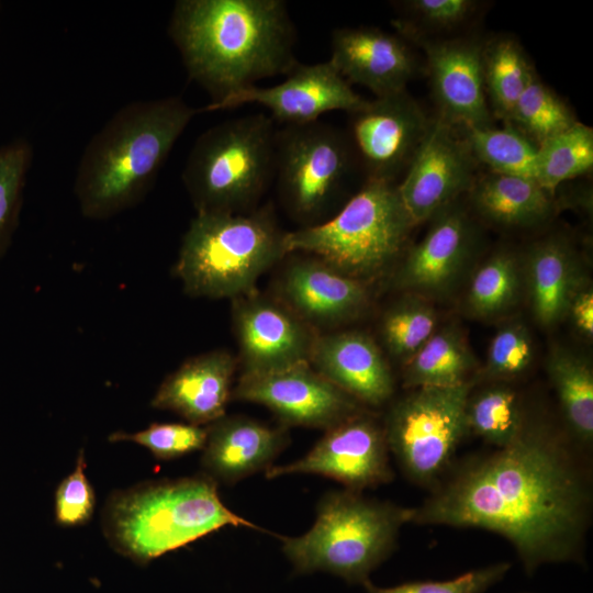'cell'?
Listing matches in <instances>:
<instances>
[{"mask_svg": "<svg viewBox=\"0 0 593 593\" xmlns=\"http://www.w3.org/2000/svg\"><path fill=\"white\" fill-rule=\"evenodd\" d=\"M413 508L415 524L503 536L533 572L579 559L591 490L567 444L547 425L526 419L514 441L465 463Z\"/></svg>", "mask_w": 593, "mask_h": 593, "instance_id": "6da1fadb", "label": "cell"}, {"mask_svg": "<svg viewBox=\"0 0 593 593\" xmlns=\"http://www.w3.org/2000/svg\"><path fill=\"white\" fill-rule=\"evenodd\" d=\"M169 34L211 103L287 75L299 63L295 29L282 0L177 1Z\"/></svg>", "mask_w": 593, "mask_h": 593, "instance_id": "7a4b0ae2", "label": "cell"}, {"mask_svg": "<svg viewBox=\"0 0 593 593\" xmlns=\"http://www.w3.org/2000/svg\"><path fill=\"white\" fill-rule=\"evenodd\" d=\"M201 111L180 97L119 110L91 138L77 169L74 190L83 216L108 219L136 204Z\"/></svg>", "mask_w": 593, "mask_h": 593, "instance_id": "3957f363", "label": "cell"}, {"mask_svg": "<svg viewBox=\"0 0 593 593\" xmlns=\"http://www.w3.org/2000/svg\"><path fill=\"white\" fill-rule=\"evenodd\" d=\"M102 526L116 551L139 563L226 526L262 529L232 512L206 474L115 492L104 506Z\"/></svg>", "mask_w": 593, "mask_h": 593, "instance_id": "277c9868", "label": "cell"}, {"mask_svg": "<svg viewBox=\"0 0 593 593\" xmlns=\"http://www.w3.org/2000/svg\"><path fill=\"white\" fill-rule=\"evenodd\" d=\"M284 235L269 208L250 213L198 212L187 230L175 272L190 296L248 294L286 254Z\"/></svg>", "mask_w": 593, "mask_h": 593, "instance_id": "5b68a950", "label": "cell"}, {"mask_svg": "<svg viewBox=\"0 0 593 593\" xmlns=\"http://www.w3.org/2000/svg\"><path fill=\"white\" fill-rule=\"evenodd\" d=\"M414 508L363 497L360 492H327L316 507L314 525L298 537L278 536L298 573L316 571L365 584L394 550L401 527Z\"/></svg>", "mask_w": 593, "mask_h": 593, "instance_id": "8992f818", "label": "cell"}, {"mask_svg": "<svg viewBox=\"0 0 593 593\" xmlns=\"http://www.w3.org/2000/svg\"><path fill=\"white\" fill-rule=\"evenodd\" d=\"M393 181L367 179L332 217L286 233L287 253L315 256L361 282L401 256L414 227Z\"/></svg>", "mask_w": 593, "mask_h": 593, "instance_id": "52a82bcc", "label": "cell"}, {"mask_svg": "<svg viewBox=\"0 0 593 593\" xmlns=\"http://www.w3.org/2000/svg\"><path fill=\"white\" fill-rule=\"evenodd\" d=\"M275 121L265 113L216 124L195 141L182 172L198 212L243 213L275 176Z\"/></svg>", "mask_w": 593, "mask_h": 593, "instance_id": "ba28073f", "label": "cell"}, {"mask_svg": "<svg viewBox=\"0 0 593 593\" xmlns=\"http://www.w3.org/2000/svg\"><path fill=\"white\" fill-rule=\"evenodd\" d=\"M473 381L422 387L394 402L384 422L388 448L415 483L430 485L448 469L469 432L467 403Z\"/></svg>", "mask_w": 593, "mask_h": 593, "instance_id": "9c48e42d", "label": "cell"}, {"mask_svg": "<svg viewBox=\"0 0 593 593\" xmlns=\"http://www.w3.org/2000/svg\"><path fill=\"white\" fill-rule=\"evenodd\" d=\"M275 154L281 198L289 211L304 222L323 215L354 168L346 135L320 121L277 130Z\"/></svg>", "mask_w": 593, "mask_h": 593, "instance_id": "30bf717a", "label": "cell"}, {"mask_svg": "<svg viewBox=\"0 0 593 593\" xmlns=\"http://www.w3.org/2000/svg\"><path fill=\"white\" fill-rule=\"evenodd\" d=\"M232 398L268 407L283 426L327 430L363 412L362 404L309 363L240 376Z\"/></svg>", "mask_w": 593, "mask_h": 593, "instance_id": "8fae6325", "label": "cell"}, {"mask_svg": "<svg viewBox=\"0 0 593 593\" xmlns=\"http://www.w3.org/2000/svg\"><path fill=\"white\" fill-rule=\"evenodd\" d=\"M477 161L460 128L438 115L398 184L414 225L432 220L469 192Z\"/></svg>", "mask_w": 593, "mask_h": 593, "instance_id": "7c38bea8", "label": "cell"}, {"mask_svg": "<svg viewBox=\"0 0 593 593\" xmlns=\"http://www.w3.org/2000/svg\"><path fill=\"white\" fill-rule=\"evenodd\" d=\"M384 429L362 412L325 430L302 458L265 471L267 479L287 474H318L360 492L393 478Z\"/></svg>", "mask_w": 593, "mask_h": 593, "instance_id": "4fadbf2b", "label": "cell"}, {"mask_svg": "<svg viewBox=\"0 0 593 593\" xmlns=\"http://www.w3.org/2000/svg\"><path fill=\"white\" fill-rule=\"evenodd\" d=\"M234 300L233 321L243 374L272 372L310 361L317 334L287 304L255 291Z\"/></svg>", "mask_w": 593, "mask_h": 593, "instance_id": "5bb4252c", "label": "cell"}, {"mask_svg": "<svg viewBox=\"0 0 593 593\" xmlns=\"http://www.w3.org/2000/svg\"><path fill=\"white\" fill-rule=\"evenodd\" d=\"M271 87L250 86L236 91L203 111H220L247 103L259 104L271 119L284 125H301L318 121L331 111L349 113L361 109L368 100L359 96L327 60L300 64Z\"/></svg>", "mask_w": 593, "mask_h": 593, "instance_id": "9a60e30c", "label": "cell"}, {"mask_svg": "<svg viewBox=\"0 0 593 593\" xmlns=\"http://www.w3.org/2000/svg\"><path fill=\"white\" fill-rule=\"evenodd\" d=\"M350 115L367 179L393 182L410 165L433 121L406 90L376 97Z\"/></svg>", "mask_w": 593, "mask_h": 593, "instance_id": "2e32d148", "label": "cell"}, {"mask_svg": "<svg viewBox=\"0 0 593 593\" xmlns=\"http://www.w3.org/2000/svg\"><path fill=\"white\" fill-rule=\"evenodd\" d=\"M432 221L424 238L409 249L392 277L395 289L428 300L443 296L452 289L474 243L470 217L457 202Z\"/></svg>", "mask_w": 593, "mask_h": 593, "instance_id": "e0dca14e", "label": "cell"}, {"mask_svg": "<svg viewBox=\"0 0 593 593\" xmlns=\"http://www.w3.org/2000/svg\"><path fill=\"white\" fill-rule=\"evenodd\" d=\"M419 41L421 38H415ZM441 118L466 127L492 126L483 81L482 47L475 40H421Z\"/></svg>", "mask_w": 593, "mask_h": 593, "instance_id": "ac0fdd59", "label": "cell"}, {"mask_svg": "<svg viewBox=\"0 0 593 593\" xmlns=\"http://www.w3.org/2000/svg\"><path fill=\"white\" fill-rule=\"evenodd\" d=\"M328 61L348 83L360 85L376 97L405 90L417 70L402 36L369 26L335 29Z\"/></svg>", "mask_w": 593, "mask_h": 593, "instance_id": "d6986e66", "label": "cell"}, {"mask_svg": "<svg viewBox=\"0 0 593 593\" xmlns=\"http://www.w3.org/2000/svg\"><path fill=\"white\" fill-rule=\"evenodd\" d=\"M279 286L281 301L312 327L350 321L369 303L365 282L315 256L291 261Z\"/></svg>", "mask_w": 593, "mask_h": 593, "instance_id": "ffe728a7", "label": "cell"}, {"mask_svg": "<svg viewBox=\"0 0 593 593\" xmlns=\"http://www.w3.org/2000/svg\"><path fill=\"white\" fill-rule=\"evenodd\" d=\"M309 362L362 405L380 406L394 393L390 366L373 338L363 332L317 335Z\"/></svg>", "mask_w": 593, "mask_h": 593, "instance_id": "44dd1931", "label": "cell"}, {"mask_svg": "<svg viewBox=\"0 0 593 593\" xmlns=\"http://www.w3.org/2000/svg\"><path fill=\"white\" fill-rule=\"evenodd\" d=\"M206 427L201 465L216 483L233 484L266 471L290 440L287 426L272 427L242 415H224Z\"/></svg>", "mask_w": 593, "mask_h": 593, "instance_id": "7402d4cb", "label": "cell"}, {"mask_svg": "<svg viewBox=\"0 0 593 593\" xmlns=\"http://www.w3.org/2000/svg\"><path fill=\"white\" fill-rule=\"evenodd\" d=\"M235 369L236 360L225 350L192 357L165 378L152 406L174 412L187 423L210 425L225 415Z\"/></svg>", "mask_w": 593, "mask_h": 593, "instance_id": "603a6c76", "label": "cell"}, {"mask_svg": "<svg viewBox=\"0 0 593 593\" xmlns=\"http://www.w3.org/2000/svg\"><path fill=\"white\" fill-rule=\"evenodd\" d=\"M522 267L534 318L542 327L556 326L588 282L575 249L562 236H549L529 247Z\"/></svg>", "mask_w": 593, "mask_h": 593, "instance_id": "cb8c5ba5", "label": "cell"}, {"mask_svg": "<svg viewBox=\"0 0 593 593\" xmlns=\"http://www.w3.org/2000/svg\"><path fill=\"white\" fill-rule=\"evenodd\" d=\"M470 202L485 221L506 228H526L546 222L556 208L555 197L530 178L489 171L475 178Z\"/></svg>", "mask_w": 593, "mask_h": 593, "instance_id": "d4e9b609", "label": "cell"}, {"mask_svg": "<svg viewBox=\"0 0 593 593\" xmlns=\"http://www.w3.org/2000/svg\"><path fill=\"white\" fill-rule=\"evenodd\" d=\"M475 365L461 331L445 326L436 329L403 365V385L407 389L459 385L469 381Z\"/></svg>", "mask_w": 593, "mask_h": 593, "instance_id": "484cf974", "label": "cell"}, {"mask_svg": "<svg viewBox=\"0 0 593 593\" xmlns=\"http://www.w3.org/2000/svg\"><path fill=\"white\" fill-rule=\"evenodd\" d=\"M547 372L572 435L588 445L593 439V369L588 358L564 346L551 348Z\"/></svg>", "mask_w": 593, "mask_h": 593, "instance_id": "4316f807", "label": "cell"}, {"mask_svg": "<svg viewBox=\"0 0 593 593\" xmlns=\"http://www.w3.org/2000/svg\"><path fill=\"white\" fill-rule=\"evenodd\" d=\"M482 68L492 112L507 124L534 67L516 40L500 36L483 44Z\"/></svg>", "mask_w": 593, "mask_h": 593, "instance_id": "83f0119b", "label": "cell"}, {"mask_svg": "<svg viewBox=\"0 0 593 593\" xmlns=\"http://www.w3.org/2000/svg\"><path fill=\"white\" fill-rule=\"evenodd\" d=\"M523 287L522 261L511 250H499L473 273L467 307L479 318L500 316L517 303Z\"/></svg>", "mask_w": 593, "mask_h": 593, "instance_id": "f1b7e54d", "label": "cell"}, {"mask_svg": "<svg viewBox=\"0 0 593 593\" xmlns=\"http://www.w3.org/2000/svg\"><path fill=\"white\" fill-rule=\"evenodd\" d=\"M465 139L477 163L491 172L536 180L537 146L515 127H461Z\"/></svg>", "mask_w": 593, "mask_h": 593, "instance_id": "f546056e", "label": "cell"}, {"mask_svg": "<svg viewBox=\"0 0 593 593\" xmlns=\"http://www.w3.org/2000/svg\"><path fill=\"white\" fill-rule=\"evenodd\" d=\"M593 168V130L577 122L537 146L536 181L555 197L559 186Z\"/></svg>", "mask_w": 593, "mask_h": 593, "instance_id": "4dcf8cb0", "label": "cell"}, {"mask_svg": "<svg viewBox=\"0 0 593 593\" xmlns=\"http://www.w3.org/2000/svg\"><path fill=\"white\" fill-rule=\"evenodd\" d=\"M466 416L468 429L497 448L514 441L527 419L518 394L503 384L471 392Z\"/></svg>", "mask_w": 593, "mask_h": 593, "instance_id": "1f68e13d", "label": "cell"}, {"mask_svg": "<svg viewBox=\"0 0 593 593\" xmlns=\"http://www.w3.org/2000/svg\"><path fill=\"white\" fill-rule=\"evenodd\" d=\"M436 329V310L428 299L414 293H405L390 305L380 323V336L385 350L403 365Z\"/></svg>", "mask_w": 593, "mask_h": 593, "instance_id": "d6a6232c", "label": "cell"}, {"mask_svg": "<svg viewBox=\"0 0 593 593\" xmlns=\"http://www.w3.org/2000/svg\"><path fill=\"white\" fill-rule=\"evenodd\" d=\"M577 122L571 108L542 82L533 68L507 125L515 127L539 146Z\"/></svg>", "mask_w": 593, "mask_h": 593, "instance_id": "836d02e7", "label": "cell"}, {"mask_svg": "<svg viewBox=\"0 0 593 593\" xmlns=\"http://www.w3.org/2000/svg\"><path fill=\"white\" fill-rule=\"evenodd\" d=\"M31 160L32 148L24 139L0 147V259L18 226Z\"/></svg>", "mask_w": 593, "mask_h": 593, "instance_id": "e575fe53", "label": "cell"}, {"mask_svg": "<svg viewBox=\"0 0 593 593\" xmlns=\"http://www.w3.org/2000/svg\"><path fill=\"white\" fill-rule=\"evenodd\" d=\"M208 427L191 423H153L136 433L115 432L110 441H132L148 449L155 458L171 460L202 450Z\"/></svg>", "mask_w": 593, "mask_h": 593, "instance_id": "d590c367", "label": "cell"}, {"mask_svg": "<svg viewBox=\"0 0 593 593\" xmlns=\"http://www.w3.org/2000/svg\"><path fill=\"white\" fill-rule=\"evenodd\" d=\"M534 358L533 337L519 320L503 324L494 334L486 356L484 374L496 381H507L523 374Z\"/></svg>", "mask_w": 593, "mask_h": 593, "instance_id": "8d00e7d4", "label": "cell"}, {"mask_svg": "<svg viewBox=\"0 0 593 593\" xmlns=\"http://www.w3.org/2000/svg\"><path fill=\"white\" fill-rule=\"evenodd\" d=\"M86 457L81 451L74 470L65 477L55 493L56 523L76 527L88 523L96 506L94 490L86 474Z\"/></svg>", "mask_w": 593, "mask_h": 593, "instance_id": "74e56055", "label": "cell"}, {"mask_svg": "<svg viewBox=\"0 0 593 593\" xmlns=\"http://www.w3.org/2000/svg\"><path fill=\"white\" fill-rule=\"evenodd\" d=\"M510 568V563L499 562L448 581L410 582L392 588H378L368 581L363 585L368 593H483L501 581Z\"/></svg>", "mask_w": 593, "mask_h": 593, "instance_id": "f35d334b", "label": "cell"}, {"mask_svg": "<svg viewBox=\"0 0 593 593\" xmlns=\"http://www.w3.org/2000/svg\"><path fill=\"white\" fill-rule=\"evenodd\" d=\"M407 16L395 22L401 30H412L419 25L428 30L452 29L466 21L474 11L472 0H410L402 4Z\"/></svg>", "mask_w": 593, "mask_h": 593, "instance_id": "ab89813d", "label": "cell"}, {"mask_svg": "<svg viewBox=\"0 0 593 593\" xmlns=\"http://www.w3.org/2000/svg\"><path fill=\"white\" fill-rule=\"evenodd\" d=\"M571 318L577 331L588 339L593 336V291L589 282L573 295L567 317Z\"/></svg>", "mask_w": 593, "mask_h": 593, "instance_id": "60d3db41", "label": "cell"}]
</instances>
